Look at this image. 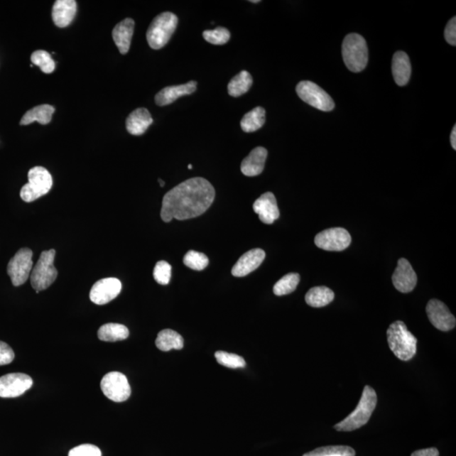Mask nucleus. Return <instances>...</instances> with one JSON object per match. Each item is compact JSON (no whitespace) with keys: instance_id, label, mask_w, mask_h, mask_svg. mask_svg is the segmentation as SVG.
<instances>
[{"instance_id":"obj_1","label":"nucleus","mask_w":456,"mask_h":456,"mask_svg":"<svg viewBox=\"0 0 456 456\" xmlns=\"http://www.w3.org/2000/svg\"><path fill=\"white\" fill-rule=\"evenodd\" d=\"M212 183L203 178H190L164 195L161 217L165 222L173 219L187 220L204 214L215 200Z\"/></svg>"},{"instance_id":"obj_2","label":"nucleus","mask_w":456,"mask_h":456,"mask_svg":"<svg viewBox=\"0 0 456 456\" xmlns=\"http://www.w3.org/2000/svg\"><path fill=\"white\" fill-rule=\"evenodd\" d=\"M377 400L376 392L372 387L366 386L356 409L334 428L340 432H351L364 426L376 408Z\"/></svg>"},{"instance_id":"obj_3","label":"nucleus","mask_w":456,"mask_h":456,"mask_svg":"<svg viewBox=\"0 0 456 456\" xmlns=\"http://www.w3.org/2000/svg\"><path fill=\"white\" fill-rule=\"evenodd\" d=\"M389 347L398 359L409 361L417 353L418 340L411 334L404 322L398 320L387 330Z\"/></svg>"},{"instance_id":"obj_4","label":"nucleus","mask_w":456,"mask_h":456,"mask_svg":"<svg viewBox=\"0 0 456 456\" xmlns=\"http://www.w3.org/2000/svg\"><path fill=\"white\" fill-rule=\"evenodd\" d=\"M342 57L348 70L359 73L368 64L369 52L365 39L361 35H347L342 43Z\"/></svg>"},{"instance_id":"obj_5","label":"nucleus","mask_w":456,"mask_h":456,"mask_svg":"<svg viewBox=\"0 0 456 456\" xmlns=\"http://www.w3.org/2000/svg\"><path fill=\"white\" fill-rule=\"evenodd\" d=\"M178 23V17L172 12H163L156 16L146 33L150 47L158 50L166 45L175 31Z\"/></svg>"},{"instance_id":"obj_6","label":"nucleus","mask_w":456,"mask_h":456,"mask_svg":"<svg viewBox=\"0 0 456 456\" xmlns=\"http://www.w3.org/2000/svg\"><path fill=\"white\" fill-rule=\"evenodd\" d=\"M56 251L55 249L43 251L40 256L37 265L35 266L31 273V283L36 292L46 290L55 283L58 271L55 263Z\"/></svg>"},{"instance_id":"obj_7","label":"nucleus","mask_w":456,"mask_h":456,"mask_svg":"<svg viewBox=\"0 0 456 456\" xmlns=\"http://www.w3.org/2000/svg\"><path fill=\"white\" fill-rule=\"evenodd\" d=\"M28 183L22 187L21 190V198L25 202H33L52 189V175L43 167L31 168L28 173Z\"/></svg>"},{"instance_id":"obj_8","label":"nucleus","mask_w":456,"mask_h":456,"mask_svg":"<svg viewBox=\"0 0 456 456\" xmlns=\"http://www.w3.org/2000/svg\"><path fill=\"white\" fill-rule=\"evenodd\" d=\"M296 92L306 104L315 109L330 112L334 109L335 102L329 94L312 82H301L298 84Z\"/></svg>"},{"instance_id":"obj_9","label":"nucleus","mask_w":456,"mask_h":456,"mask_svg":"<svg viewBox=\"0 0 456 456\" xmlns=\"http://www.w3.org/2000/svg\"><path fill=\"white\" fill-rule=\"evenodd\" d=\"M33 251L23 248L19 250L8 264L7 272L15 287L26 283L33 271Z\"/></svg>"},{"instance_id":"obj_10","label":"nucleus","mask_w":456,"mask_h":456,"mask_svg":"<svg viewBox=\"0 0 456 456\" xmlns=\"http://www.w3.org/2000/svg\"><path fill=\"white\" fill-rule=\"evenodd\" d=\"M101 389L104 394L114 402L127 401L131 395V388L126 376L119 372L106 374L102 379Z\"/></svg>"},{"instance_id":"obj_11","label":"nucleus","mask_w":456,"mask_h":456,"mask_svg":"<svg viewBox=\"0 0 456 456\" xmlns=\"http://www.w3.org/2000/svg\"><path fill=\"white\" fill-rule=\"evenodd\" d=\"M352 237L342 227L330 228L317 234L315 243L317 247L327 251H342L349 247Z\"/></svg>"},{"instance_id":"obj_12","label":"nucleus","mask_w":456,"mask_h":456,"mask_svg":"<svg viewBox=\"0 0 456 456\" xmlns=\"http://www.w3.org/2000/svg\"><path fill=\"white\" fill-rule=\"evenodd\" d=\"M33 381L29 375L14 373L0 377V397L15 398L23 395L33 386Z\"/></svg>"},{"instance_id":"obj_13","label":"nucleus","mask_w":456,"mask_h":456,"mask_svg":"<svg viewBox=\"0 0 456 456\" xmlns=\"http://www.w3.org/2000/svg\"><path fill=\"white\" fill-rule=\"evenodd\" d=\"M431 324L442 332H449L455 327L456 320L448 307L437 299L429 301L426 308Z\"/></svg>"},{"instance_id":"obj_14","label":"nucleus","mask_w":456,"mask_h":456,"mask_svg":"<svg viewBox=\"0 0 456 456\" xmlns=\"http://www.w3.org/2000/svg\"><path fill=\"white\" fill-rule=\"evenodd\" d=\"M122 284L117 278H104L97 281L91 289V301L97 305H104L119 296Z\"/></svg>"},{"instance_id":"obj_15","label":"nucleus","mask_w":456,"mask_h":456,"mask_svg":"<svg viewBox=\"0 0 456 456\" xmlns=\"http://www.w3.org/2000/svg\"><path fill=\"white\" fill-rule=\"evenodd\" d=\"M392 281L395 288L401 293H408L413 291L418 283V276L408 259H400L398 261Z\"/></svg>"},{"instance_id":"obj_16","label":"nucleus","mask_w":456,"mask_h":456,"mask_svg":"<svg viewBox=\"0 0 456 456\" xmlns=\"http://www.w3.org/2000/svg\"><path fill=\"white\" fill-rule=\"evenodd\" d=\"M253 209L258 214L259 220L265 224H272L280 217L276 199L271 192H266L254 201Z\"/></svg>"},{"instance_id":"obj_17","label":"nucleus","mask_w":456,"mask_h":456,"mask_svg":"<svg viewBox=\"0 0 456 456\" xmlns=\"http://www.w3.org/2000/svg\"><path fill=\"white\" fill-rule=\"evenodd\" d=\"M266 258V253L261 249H254L243 254L232 270V276L243 277L247 276L261 265Z\"/></svg>"},{"instance_id":"obj_18","label":"nucleus","mask_w":456,"mask_h":456,"mask_svg":"<svg viewBox=\"0 0 456 456\" xmlns=\"http://www.w3.org/2000/svg\"><path fill=\"white\" fill-rule=\"evenodd\" d=\"M196 87H197V82L195 80H191L186 84L178 85V86L165 87L156 94V104L162 107L171 104L178 98L194 93L196 91Z\"/></svg>"},{"instance_id":"obj_19","label":"nucleus","mask_w":456,"mask_h":456,"mask_svg":"<svg viewBox=\"0 0 456 456\" xmlns=\"http://www.w3.org/2000/svg\"><path fill=\"white\" fill-rule=\"evenodd\" d=\"M76 12L77 3L75 0H57L53 7V21L58 28H66L75 19Z\"/></svg>"},{"instance_id":"obj_20","label":"nucleus","mask_w":456,"mask_h":456,"mask_svg":"<svg viewBox=\"0 0 456 456\" xmlns=\"http://www.w3.org/2000/svg\"><path fill=\"white\" fill-rule=\"evenodd\" d=\"M267 155L268 151L266 148L261 146L256 147L241 163V172L248 177L259 175L265 168Z\"/></svg>"},{"instance_id":"obj_21","label":"nucleus","mask_w":456,"mask_h":456,"mask_svg":"<svg viewBox=\"0 0 456 456\" xmlns=\"http://www.w3.org/2000/svg\"><path fill=\"white\" fill-rule=\"evenodd\" d=\"M134 28H135V21L131 18H127L119 22L114 28V41L122 55H126L131 48Z\"/></svg>"},{"instance_id":"obj_22","label":"nucleus","mask_w":456,"mask_h":456,"mask_svg":"<svg viewBox=\"0 0 456 456\" xmlns=\"http://www.w3.org/2000/svg\"><path fill=\"white\" fill-rule=\"evenodd\" d=\"M153 123L150 112L146 109H137L128 116L126 129L133 136H141Z\"/></svg>"},{"instance_id":"obj_23","label":"nucleus","mask_w":456,"mask_h":456,"mask_svg":"<svg viewBox=\"0 0 456 456\" xmlns=\"http://www.w3.org/2000/svg\"><path fill=\"white\" fill-rule=\"evenodd\" d=\"M392 74L398 86L404 87L408 83L411 65L409 57L405 52L398 51L393 56Z\"/></svg>"},{"instance_id":"obj_24","label":"nucleus","mask_w":456,"mask_h":456,"mask_svg":"<svg viewBox=\"0 0 456 456\" xmlns=\"http://www.w3.org/2000/svg\"><path fill=\"white\" fill-rule=\"evenodd\" d=\"M55 109L51 105L43 104L33 107L26 112L21 120V125H28L35 121L41 124H48L51 122L52 116Z\"/></svg>"},{"instance_id":"obj_25","label":"nucleus","mask_w":456,"mask_h":456,"mask_svg":"<svg viewBox=\"0 0 456 456\" xmlns=\"http://www.w3.org/2000/svg\"><path fill=\"white\" fill-rule=\"evenodd\" d=\"M156 346L163 352H169L173 349L181 350L183 347V339L180 334L173 330H163L159 332L156 340Z\"/></svg>"},{"instance_id":"obj_26","label":"nucleus","mask_w":456,"mask_h":456,"mask_svg":"<svg viewBox=\"0 0 456 456\" xmlns=\"http://www.w3.org/2000/svg\"><path fill=\"white\" fill-rule=\"evenodd\" d=\"M129 332L126 326L120 324L109 323L101 326L98 330V338L101 341L115 342L124 341L129 337Z\"/></svg>"},{"instance_id":"obj_27","label":"nucleus","mask_w":456,"mask_h":456,"mask_svg":"<svg viewBox=\"0 0 456 456\" xmlns=\"http://www.w3.org/2000/svg\"><path fill=\"white\" fill-rule=\"evenodd\" d=\"M335 293L332 289L326 287L311 288L306 294L305 301L313 308H321L328 305L334 300Z\"/></svg>"},{"instance_id":"obj_28","label":"nucleus","mask_w":456,"mask_h":456,"mask_svg":"<svg viewBox=\"0 0 456 456\" xmlns=\"http://www.w3.org/2000/svg\"><path fill=\"white\" fill-rule=\"evenodd\" d=\"M266 123V110L257 107L246 114L241 120V128L246 133L256 132Z\"/></svg>"},{"instance_id":"obj_29","label":"nucleus","mask_w":456,"mask_h":456,"mask_svg":"<svg viewBox=\"0 0 456 456\" xmlns=\"http://www.w3.org/2000/svg\"><path fill=\"white\" fill-rule=\"evenodd\" d=\"M253 84V78L248 71L242 70L228 83L227 90L231 97H239L248 92Z\"/></svg>"},{"instance_id":"obj_30","label":"nucleus","mask_w":456,"mask_h":456,"mask_svg":"<svg viewBox=\"0 0 456 456\" xmlns=\"http://www.w3.org/2000/svg\"><path fill=\"white\" fill-rule=\"evenodd\" d=\"M300 281V276L298 273H289L277 281L274 286L273 292L276 296H283L292 293L296 290Z\"/></svg>"},{"instance_id":"obj_31","label":"nucleus","mask_w":456,"mask_h":456,"mask_svg":"<svg viewBox=\"0 0 456 456\" xmlns=\"http://www.w3.org/2000/svg\"><path fill=\"white\" fill-rule=\"evenodd\" d=\"M355 450L349 446L333 445L321 447L303 456H355Z\"/></svg>"},{"instance_id":"obj_32","label":"nucleus","mask_w":456,"mask_h":456,"mask_svg":"<svg viewBox=\"0 0 456 456\" xmlns=\"http://www.w3.org/2000/svg\"><path fill=\"white\" fill-rule=\"evenodd\" d=\"M31 60L33 65L38 66L43 73L51 74L55 70V62L46 51H35L31 56Z\"/></svg>"},{"instance_id":"obj_33","label":"nucleus","mask_w":456,"mask_h":456,"mask_svg":"<svg viewBox=\"0 0 456 456\" xmlns=\"http://www.w3.org/2000/svg\"><path fill=\"white\" fill-rule=\"evenodd\" d=\"M183 263L192 270L203 271L209 265V259L203 253L190 250L183 257Z\"/></svg>"},{"instance_id":"obj_34","label":"nucleus","mask_w":456,"mask_h":456,"mask_svg":"<svg viewBox=\"0 0 456 456\" xmlns=\"http://www.w3.org/2000/svg\"><path fill=\"white\" fill-rule=\"evenodd\" d=\"M217 361L219 364L227 367L229 369H242L246 366V363L242 357L232 353L218 351L215 353Z\"/></svg>"},{"instance_id":"obj_35","label":"nucleus","mask_w":456,"mask_h":456,"mask_svg":"<svg viewBox=\"0 0 456 456\" xmlns=\"http://www.w3.org/2000/svg\"><path fill=\"white\" fill-rule=\"evenodd\" d=\"M231 37L230 31L225 28L219 26L214 30H207L203 33V38L205 41L214 45H223L229 41Z\"/></svg>"},{"instance_id":"obj_36","label":"nucleus","mask_w":456,"mask_h":456,"mask_svg":"<svg viewBox=\"0 0 456 456\" xmlns=\"http://www.w3.org/2000/svg\"><path fill=\"white\" fill-rule=\"evenodd\" d=\"M154 279L160 285H168L172 276V266L164 261L156 263L153 271Z\"/></svg>"},{"instance_id":"obj_37","label":"nucleus","mask_w":456,"mask_h":456,"mask_svg":"<svg viewBox=\"0 0 456 456\" xmlns=\"http://www.w3.org/2000/svg\"><path fill=\"white\" fill-rule=\"evenodd\" d=\"M69 456H102L101 450L93 445H82L71 450Z\"/></svg>"},{"instance_id":"obj_38","label":"nucleus","mask_w":456,"mask_h":456,"mask_svg":"<svg viewBox=\"0 0 456 456\" xmlns=\"http://www.w3.org/2000/svg\"><path fill=\"white\" fill-rule=\"evenodd\" d=\"M15 359V352L6 342H0V366L12 363Z\"/></svg>"},{"instance_id":"obj_39","label":"nucleus","mask_w":456,"mask_h":456,"mask_svg":"<svg viewBox=\"0 0 456 456\" xmlns=\"http://www.w3.org/2000/svg\"><path fill=\"white\" fill-rule=\"evenodd\" d=\"M445 38L451 46L456 45V18L453 17L448 24H447L445 30Z\"/></svg>"},{"instance_id":"obj_40","label":"nucleus","mask_w":456,"mask_h":456,"mask_svg":"<svg viewBox=\"0 0 456 456\" xmlns=\"http://www.w3.org/2000/svg\"><path fill=\"white\" fill-rule=\"evenodd\" d=\"M411 456H440V452L436 448H428L415 451Z\"/></svg>"},{"instance_id":"obj_41","label":"nucleus","mask_w":456,"mask_h":456,"mask_svg":"<svg viewBox=\"0 0 456 456\" xmlns=\"http://www.w3.org/2000/svg\"><path fill=\"white\" fill-rule=\"evenodd\" d=\"M450 142L451 146H452L453 147V149L456 150V126H454L452 132H451Z\"/></svg>"},{"instance_id":"obj_42","label":"nucleus","mask_w":456,"mask_h":456,"mask_svg":"<svg viewBox=\"0 0 456 456\" xmlns=\"http://www.w3.org/2000/svg\"><path fill=\"white\" fill-rule=\"evenodd\" d=\"M158 182H159V183H160L161 187H163V186H164L165 183H164V181H163L162 180H161V178H159Z\"/></svg>"},{"instance_id":"obj_43","label":"nucleus","mask_w":456,"mask_h":456,"mask_svg":"<svg viewBox=\"0 0 456 456\" xmlns=\"http://www.w3.org/2000/svg\"><path fill=\"white\" fill-rule=\"evenodd\" d=\"M249 2H250V3L257 4V3H259V2H261V1H259V0H251V1H249Z\"/></svg>"},{"instance_id":"obj_44","label":"nucleus","mask_w":456,"mask_h":456,"mask_svg":"<svg viewBox=\"0 0 456 456\" xmlns=\"http://www.w3.org/2000/svg\"><path fill=\"white\" fill-rule=\"evenodd\" d=\"M188 168H189V169H192V165H191V164H190V165H189V166H188Z\"/></svg>"}]
</instances>
